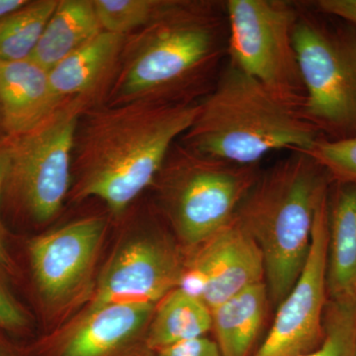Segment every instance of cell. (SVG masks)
Masks as SVG:
<instances>
[{
	"label": "cell",
	"instance_id": "1",
	"mask_svg": "<svg viewBox=\"0 0 356 356\" xmlns=\"http://www.w3.org/2000/svg\"><path fill=\"white\" fill-rule=\"evenodd\" d=\"M199 102L102 103L84 109L74 138L70 198L95 197L114 216L125 213L153 186L168 152L195 120Z\"/></svg>",
	"mask_w": 356,
	"mask_h": 356
},
{
	"label": "cell",
	"instance_id": "2",
	"mask_svg": "<svg viewBox=\"0 0 356 356\" xmlns=\"http://www.w3.org/2000/svg\"><path fill=\"white\" fill-rule=\"evenodd\" d=\"M228 49L226 1L173 0L158 19L126 37L104 103L199 102L216 83Z\"/></svg>",
	"mask_w": 356,
	"mask_h": 356
},
{
	"label": "cell",
	"instance_id": "3",
	"mask_svg": "<svg viewBox=\"0 0 356 356\" xmlns=\"http://www.w3.org/2000/svg\"><path fill=\"white\" fill-rule=\"evenodd\" d=\"M291 152L261 172L234 217L261 250L269 300L276 308L303 269L318 204L332 182L310 154Z\"/></svg>",
	"mask_w": 356,
	"mask_h": 356
},
{
	"label": "cell",
	"instance_id": "4",
	"mask_svg": "<svg viewBox=\"0 0 356 356\" xmlns=\"http://www.w3.org/2000/svg\"><path fill=\"white\" fill-rule=\"evenodd\" d=\"M321 138L299 110L228 60L178 142L212 158L254 165L274 151H306Z\"/></svg>",
	"mask_w": 356,
	"mask_h": 356
},
{
	"label": "cell",
	"instance_id": "5",
	"mask_svg": "<svg viewBox=\"0 0 356 356\" xmlns=\"http://www.w3.org/2000/svg\"><path fill=\"white\" fill-rule=\"evenodd\" d=\"M261 173L259 165L212 158L177 140L153 184L177 243L191 250L233 221Z\"/></svg>",
	"mask_w": 356,
	"mask_h": 356
},
{
	"label": "cell",
	"instance_id": "6",
	"mask_svg": "<svg viewBox=\"0 0 356 356\" xmlns=\"http://www.w3.org/2000/svg\"><path fill=\"white\" fill-rule=\"evenodd\" d=\"M84 103L67 100L35 127L2 140L7 172L1 214L41 225L62 209L72 186V152Z\"/></svg>",
	"mask_w": 356,
	"mask_h": 356
},
{
	"label": "cell",
	"instance_id": "7",
	"mask_svg": "<svg viewBox=\"0 0 356 356\" xmlns=\"http://www.w3.org/2000/svg\"><path fill=\"white\" fill-rule=\"evenodd\" d=\"M300 7L294 44L306 89L301 115L325 140L356 139V28Z\"/></svg>",
	"mask_w": 356,
	"mask_h": 356
},
{
	"label": "cell",
	"instance_id": "8",
	"mask_svg": "<svg viewBox=\"0 0 356 356\" xmlns=\"http://www.w3.org/2000/svg\"><path fill=\"white\" fill-rule=\"evenodd\" d=\"M228 60L301 112L306 89L294 44L300 6L286 0H228Z\"/></svg>",
	"mask_w": 356,
	"mask_h": 356
},
{
	"label": "cell",
	"instance_id": "9",
	"mask_svg": "<svg viewBox=\"0 0 356 356\" xmlns=\"http://www.w3.org/2000/svg\"><path fill=\"white\" fill-rule=\"evenodd\" d=\"M107 228L106 218L86 217L27 241L30 280L46 317H67L90 301Z\"/></svg>",
	"mask_w": 356,
	"mask_h": 356
},
{
	"label": "cell",
	"instance_id": "10",
	"mask_svg": "<svg viewBox=\"0 0 356 356\" xmlns=\"http://www.w3.org/2000/svg\"><path fill=\"white\" fill-rule=\"evenodd\" d=\"M159 227H145L122 241L103 267L83 309L115 303L158 304L179 286L185 250Z\"/></svg>",
	"mask_w": 356,
	"mask_h": 356
},
{
	"label": "cell",
	"instance_id": "11",
	"mask_svg": "<svg viewBox=\"0 0 356 356\" xmlns=\"http://www.w3.org/2000/svg\"><path fill=\"white\" fill-rule=\"evenodd\" d=\"M327 193L318 204L310 252L298 280L277 307L270 331L252 356H301L315 350L324 339L327 303Z\"/></svg>",
	"mask_w": 356,
	"mask_h": 356
},
{
	"label": "cell",
	"instance_id": "12",
	"mask_svg": "<svg viewBox=\"0 0 356 356\" xmlns=\"http://www.w3.org/2000/svg\"><path fill=\"white\" fill-rule=\"evenodd\" d=\"M156 304L115 303L81 309L69 324L29 346L27 356H154L147 346Z\"/></svg>",
	"mask_w": 356,
	"mask_h": 356
},
{
	"label": "cell",
	"instance_id": "13",
	"mask_svg": "<svg viewBox=\"0 0 356 356\" xmlns=\"http://www.w3.org/2000/svg\"><path fill=\"white\" fill-rule=\"evenodd\" d=\"M266 282L261 250L235 219L200 245L185 250L179 288L210 311L238 293Z\"/></svg>",
	"mask_w": 356,
	"mask_h": 356
},
{
	"label": "cell",
	"instance_id": "14",
	"mask_svg": "<svg viewBox=\"0 0 356 356\" xmlns=\"http://www.w3.org/2000/svg\"><path fill=\"white\" fill-rule=\"evenodd\" d=\"M124 35L102 31L49 70L58 102L77 100L88 107L102 104L118 70L125 46Z\"/></svg>",
	"mask_w": 356,
	"mask_h": 356
},
{
	"label": "cell",
	"instance_id": "15",
	"mask_svg": "<svg viewBox=\"0 0 356 356\" xmlns=\"http://www.w3.org/2000/svg\"><path fill=\"white\" fill-rule=\"evenodd\" d=\"M327 300L356 298V184L332 181L327 199Z\"/></svg>",
	"mask_w": 356,
	"mask_h": 356
},
{
	"label": "cell",
	"instance_id": "16",
	"mask_svg": "<svg viewBox=\"0 0 356 356\" xmlns=\"http://www.w3.org/2000/svg\"><path fill=\"white\" fill-rule=\"evenodd\" d=\"M49 72L31 58L0 62V104L7 135L30 130L60 104Z\"/></svg>",
	"mask_w": 356,
	"mask_h": 356
},
{
	"label": "cell",
	"instance_id": "17",
	"mask_svg": "<svg viewBox=\"0 0 356 356\" xmlns=\"http://www.w3.org/2000/svg\"><path fill=\"white\" fill-rule=\"evenodd\" d=\"M266 282L238 293L211 310L212 330L222 356H252L270 306Z\"/></svg>",
	"mask_w": 356,
	"mask_h": 356
},
{
	"label": "cell",
	"instance_id": "18",
	"mask_svg": "<svg viewBox=\"0 0 356 356\" xmlns=\"http://www.w3.org/2000/svg\"><path fill=\"white\" fill-rule=\"evenodd\" d=\"M102 32L93 0H58L30 58L49 72Z\"/></svg>",
	"mask_w": 356,
	"mask_h": 356
},
{
	"label": "cell",
	"instance_id": "19",
	"mask_svg": "<svg viewBox=\"0 0 356 356\" xmlns=\"http://www.w3.org/2000/svg\"><path fill=\"white\" fill-rule=\"evenodd\" d=\"M211 330L210 309L177 287L156 304L147 331V346L156 355L175 344L206 336Z\"/></svg>",
	"mask_w": 356,
	"mask_h": 356
},
{
	"label": "cell",
	"instance_id": "20",
	"mask_svg": "<svg viewBox=\"0 0 356 356\" xmlns=\"http://www.w3.org/2000/svg\"><path fill=\"white\" fill-rule=\"evenodd\" d=\"M58 0L28 1L0 19V62L31 58Z\"/></svg>",
	"mask_w": 356,
	"mask_h": 356
},
{
	"label": "cell",
	"instance_id": "21",
	"mask_svg": "<svg viewBox=\"0 0 356 356\" xmlns=\"http://www.w3.org/2000/svg\"><path fill=\"white\" fill-rule=\"evenodd\" d=\"M102 31L128 35L151 24L173 0H93Z\"/></svg>",
	"mask_w": 356,
	"mask_h": 356
},
{
	"label": "cell",
	"instance_id": "22",
	"mask_svg": "<svg viewBox=\"0 0 356 356\" xmlns=\"http://www.w3.org/2000/svg\"><path fill=\"white\" fill-rule=\"evenodd\" d=\"M324 327L320 346L301 356H356V298L327 300Z\"/></svg>",
	"mask_w": 356,
	"mask_h": 356
},
{
	"label": "cell",
	"instance_id": "23",
	"mask_svg": "<svg viewBox=\"0 0 356 356\" xmlns=\"http://www.w3.org/2000/svg\"><path fill=\"white\" fill-rule=\"evenodd\" d=\"M331 175L332 181L355 182L356 139L346 140L318 139L306 149Z\"/></svg>",
	"mask_w": 356,
	"mask_h": 356
},
{
	"label": "cell",
	"instance_id": "24",
	"mask_svg": "<svg viewBox=\"0 0 356 356\" xmlns=\"http://www.w3.org/2000/svg\"><path fill=\"white\" fill-rule=\"evenodd\" d=\"M9 276L8 271L0 266V331L24 334L31 329V316L14 294Z\"/></svg>",
	"mask_w": 356,
	"mask_h": 356
},
{
	"label": "cell",
	"instance_id": "25",
	"mask_svg": "<svg viewBox=\"0 0 356 356\" xmlns=\"http://www.w3.org/2000/svg\"><path fill=\"white\" fill-rule=\"evenodd\" d=\"M154 356H222L214 339L206 336L175 344Z\"/></svg>",
	"mask_w": 356,
	"mask_h": 356
},
{
	"label": "cell",
	"instance_id": "26",
	"mask_svg": "<svg viewBox=\"0 0 356 356\" xmlns=\"http://www.w3.org/2000/svg\"><path fill=\"white\" fill-rule=\"evenodd\" d=\"M312 3L321 13L346 21L356 28V0H318Z\"/></svg>",
	"mask_w": 356,
	"mask_h": 356
},
{
	"label": "cell",
	"instance_id": "27",
	"mask_svg": "<svg viewBox=\"0 0 356 356\" xmlns=\"http://www.w3.org/2000/svg\"><path fill=\"white\" fill-rule=\"evenodd\" d=\"M7 231L0 228V266L8 271L10 275L17 273V264L6 245Z\"/></svg>",
	"mask_w": 356,
	"mask_h": 356
},
{
	"label": "cell",
	"instance_id": "28",
	"mask_svg": "<svg viewBox=\"0 0 356 356\" xmlns=\"http://www.w3.org/2000/svg\"><path fill=\"white\" fill-rule=\"evenodd\" d=\"M0 356H27L24 346H16L6 337V332L0 331Z\"/></svg>",
	"mask_w": 356,
	"mask_h": 356
},
{
	"label": "cell",
	"instance_id": "29",
	"mask_svg": "<svg viewBox=\"0 0 356 356\" xmlns=\"http://www.w3.org/2000/svg\"><path fill=\"white\" fill-rule=\"evenodd\" d=\"M7 172V156L6 149L2 146V142L0 143V228L6 229L1 214L2 195H3L4 184H6ZM7 231V229H6Z\"/></svg>",
	"mask_w": 356,
	"mask_h": 356
},
{
	"label": "cell",
	"instance_id": "30",
	"mask_svg": "<svg viewBox=\"0 0 356 356\" xmlns=\"http://www.w3.org/2000/svg\"><path fill=\"white\" fill-rule=\"evenodd\" d=\"M28 0H0V19L27 3Z\"/></svg>",
	"mask_w": 356,
	"mask_h": 356
},
{
	"label": "cell",
	"instance_id": "31",
	"mask_svg": "<svg viewBox=\"0 0 356 356\" xmlns=\"http://www.w3.org/2000/svg\"><path fill=\"white\" fill-rule=\"evenodd\" d=\"M6 126H4L3 112H2L1 104H0V143L7 137Z\"/></svg>",
	"mask_w": 356,
	"mask_h": 356
}]
</instances>
